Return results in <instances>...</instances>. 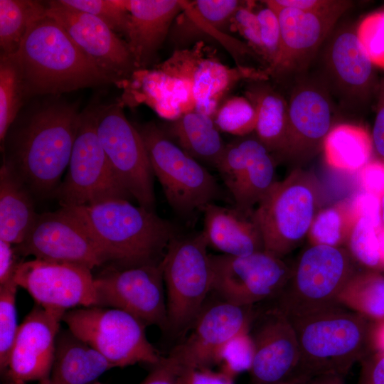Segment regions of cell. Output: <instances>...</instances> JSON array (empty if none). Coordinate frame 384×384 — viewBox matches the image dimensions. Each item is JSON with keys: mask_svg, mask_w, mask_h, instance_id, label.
<instances>
[{"mask_svg": "<svg viewBox=\"0 0 384 384\" xmlns=\"http://www.w3.org/2000/svg\"><path fill=\"white\" fill-rule=\"evenodd\" d=\"M96 306L115 308L144 324L168 331L166 290L161 262L109 267L94 277Z\"/></svg>", "mask_w": 384, "mask_h": 384, "instance_id": "12", "label": "cell"}, {"mask_svg": "<svg viewBox=\"0 0 384 384\" xmlns=\"http://www.w3.org/2000/svg\"><path fill=\"white\" fill-rule=\"evenodd\" d=\"M378 90L384 93V80L380 84Z\"/></svg>", "mask_w": 384, "mask_h": 384, "instance_id": "57", "label": "cell"}, {"mask_svg": "<svg viewBox=\"0 0 384 384\" xmlns=\"http://www.w3.org/2000/svg\"><path fill=\"white\" fill-rule=\"evenodd\" d=\"M336 303L366 319H384V275L380 271H357L339 292Z\"/></svg>", "mask_w": 384, "mask_h": 384, "instance_id": "31", "label": "cell"}, {"mask_svg": "<svg viewBox=\"0 0 384 384\" xmlns=\"http://www.w3.org/2000/svg\"><path fill=\"white\" fill-rule=\"evenodd\" d=\"M9 57L25 99L112 83L46 11L33 21L18 51Z\"/></svg>", "mask_w": 384, "mask_h": 384, "instance_id": "2", "label": "cell"}, {"mask_svg": "<svg viewBox=\"0 0 384 384\" xmlns=\"http://www.w3.org/2000/svg\"><path fill=\"white\" fill-rule=\"evenodd\" d=\"M357 220L350 200L321 210L308 233L311 245L341 247L347 243Z\"/></svg>", "mask_w": 384, "mask_h": 384, "instance_id": "33", "label": "cell"}, {"mask_svg": "<svg viewBox=\"0 0 384 384\" xmlns=\"http://www.w3.org/2000/svg\"><path fill=\"white\" fill-rule=\"evenodd\" d=\"M96 129L112 171L121 186L140 206L154 211V173L138 130L120 103L95 106Z\"/></svg>", "mask_w": 384, "mask_h": 384, "instance_id": "11", "label": "cell"}, {"mask_svg": "<svg viewBox=\"0 0 384 384\" xmlns=\"http://www.w3.org/2000/svg\"><path fill=\"white\" fill-rule=\"evenodd\" d=\"M182 368L168 354L153 366L152 370L140 384H180Z\"/></svg>", "mask_w": 384, "mask_h": 384, "instance_id": "46", "label": "cell"}, {"mask_svg": "<svg viewBox=\"0 0 384 384\" xmlns=\"http://www.w3.org/2000/svg\"><path fill=\"white\" fill-rule=\"evenodd\" d=\"M356 272L348 250L311 245L292 267L274 307L292 319L338 304L339 292Z\"/></svg>", "mask_w": 384, "mask_h": 384, "instance_id": "8", "label": "cell"}, {"mask_svg": "<svg viewBox=\"0 0 384 384\" xmlns=\"http://www.w3.org/2000/svg\"><path fill=\"white\" fill-rule=\"evenodd\" d=\"M244 3L237 11L231 21L250 46L262 55L260 24L257 14Z\"/></svg>", "mask_w": 384, "mask_h": 384, "instance_id": "43", "label": "cell"}, {"mask_svg": "<svg viewBox=\"0 0 384 384\" xmlns=\"http://www.w3.org/2000/svg\"><path fill=\"white\" fill-rule=\"evenodd\" d=\"M270 1L280 7L311 12L343 13L349 4L346 1L331 0H270Z\"/></svg>", "mask_w": 384, "mask_h": 384, "instance_id": "47", "label": "cell"}, {"mask_svg": "<svg viewBox=\"0 0 384 384\" xmlns=\"http://www.w3.org/2000/svg\"><path fill=\"white\" fill-rule=\"evenodd\" d=\"M378 235L383 255V270H384V227H382L379 230Z\"/></svg>", "mask_w": 384, "mask_h": 384, "instance_id": "55", "label": "cell"}, {"mask_svg": "<svg viewBox=\"0 0 384 384\" xmlns=\"http://www.w3.org/2000/svg\"><path fill=\"white\" fill-rule=\"evenodd\" d=\"M324 59L329 77L344 97L363 101L377 88L375 66L362 47L356 31L343 28L334 34Z\"/></svg>", "mask_w": 384, "mask_h": 384, "instance_id": "23", "label": "cell"}, {"mask_svg": "<svg viewBox=\"0 0 384 384\" xmlns=\"http://www.w3.org/2000/svg\"><path fill=\"white\" fill-rule=\"evenodd\" d=\"M358 181L363 191L381 198L384 196V161H369L358 171Z\"/></svg>", "mask_w": 384, "mask_h": 384, "instance_id": "44", "label": "cell"}, {"mask_svg": "<svg viewBox=\"0 0 384 384\" xmlns=\"http://www.w3.org/2000/svg\"><path fill=\"white\" fill-rule=\"evenodd\" d=\"M203 233L208 246L231 256H245L264 250L261 234L252 215L211 203L203 210Z\"/></svg>", "mask_w": 384, "mask_h": 384, "instance_id": "25", "label": "cell"}, {"mask_svg": "<svg viewBox=\"0 0 384 384\" xmlns=\"http://www.w3.org/2000/svg\"><path fill=\"white\" fill-rule=\"evenodd\" d=\"M65 310L37 304L25 316L9 356L6 373L12 382H47Z\"/></svg>", "mask_w": 384, "mask_h": 384, "instance_id": "19", "label": "cell"}, {"mask_svg": "<svg viewBox=\"0 0 384 384\" xmlns=\"http://www.w3.org/2000/svg\"><path fill=\"white\" fill-rule=\"evenodd\" d=\"M183 151L216 168L225 144L213 118L197 110L181 114L164 130Z\"/></svg>", "mask_w": 384, "mask_h": 384, "instance_id": "28", "label": "cell"}, {"mask_svg": "<svg viewBox=\"0 0 384 384\" xmlns=\"http://www.w3.org/2000/svg\"><path fill=\"white\" fill-rule=\"evenodd\" d=\"M320 201V185L311 173L296 169L276 181L252 218L264 250L279 258L295 250L308 235Z\"/></svg>", "mask_w": 384, "mask_h": 384, "instance_id": "5", "label": "cell"}, {"mask_svg": "<svg viewBox=\"0 0 384 384\" xmlns=\"http://www.w3.org/2000/svg\"><path fill=\"white\" fill-rule=\"evenodd\" d=\"M144 141L154 175L171 207L191 217L221 196L215 178L153 122L137 128Z\"/></svg>", "mask_w": 384, "mask_h": 384, "instance_id": "7", "label": "cell"}, {"mask_svg": "<svg viewBox=\"0 0 384 384\" xmlns=\"http://www.w3.org/2000/svg\"><path fill=\"white\" fill-rule=\"evenodd\" d=\"M378 232L370 220L360 218L356 222L347 241L348 252L352 257L367 270H383Z\"/></svg>", "mask_w": 384, "mask_h": 384, "instance_id": "36", "label": "cell"}, {"mask_svg": "<svg viewBox=\"0 0 384 384\" xmlns=\"http://www.w3.org/2000/svg\"><path fill=\"white\" fill-rule=\"evenodd\" d=\"M307 384H346V382L343 376L329 373L315 376Z\"/></svg>", "mask_w": 384, "mask_h": 384, "instance_id": "53", "label": "cell"}, {"mask_svg": "<svg viewBox=\"0 0 384 384\" xmlns=\"http://www.w3.org/2000/svg\"><path fill=\"white\" fill-rule=\"evenodd\" d=\"M212 118L218 130L242 137L255 131L257 112L248 98L235 96L217 107Z\"/></svg>", "mask_w": 384, "mask_h": 384, "instance_id": "35", "label": "cell"}, {"mask_svg": "<svg viewBox=\"0 0 384 384\" xmlns=\"http://www.w3.org/2000/svg\"><path fill=\"white\" fill-rule=\"evenodd\" d=\"M63 4L100 19L116 33L127 34L129 14L123 0H60Z\"/></svg>", "mask_w": 384, "mask_h": 384, "instance_id": "39", "label": "cell"}, {"mask_svg": "<svg viewBox=\"0 0 384 384\" xmlns=\"http://www.w3.org/2000/svg\"><path fill=\"white\" fill-rule=\"evenodd\" d=\"M247 98L257 112L256 137L270 152L280 156L287 139L288 103L279 94L267 87L250 92Z\"/></svg>", "mask_w": 384, "mask_h": 384, "instance_id": "30", "label": "cell"}, {"mask_svg": "<svg viewBox=\"0 0 384 384\" xmlns=\"http://www.w3.org/2000/svg\"><path fill=\"white\" fill-rule=\"evenodd\" d=\"M255 346L250 330L243 331L228 341L218 351L214 365L233 378L250 371L254 358Z\"/></svg>", "mask_w": 384, "mask_h": 384, "instance_id": "37", "label": "cell"}, {"mask_svg": "<svg viewBox=\"0 0 384 384\" xmlns=\"http://www.w3.org/2000/svg\"><path fill=\"white\" fill-rule=\"evenodd\" d=\"M360 363L358 384H384V353L370 351Z\"/></svg>", "mask_w": 384, "mask_h": 384, "instance_id": "49", "label": "cell"}, {"mask_svg": "<svg viewBox=\"0 0 384 384\" xmlns=\"http://www.w3.org/2000/svg\"><path fill=\"white\" fill-rule=\"evenodd\" d=\"M49 96L20 112L1 143L3 162L36 198L53 196L78 127L77 106Z\"/></svg>", "mask_w": 384, "mask_h": 384, "instance_id": "1", "label": "cell"}, {"mask_svg": "<svg viewBox=\"0 0 384 384\" xmlns=\"http://www.w3.org/2000/svg\"><path fill=\"white\" fill-rule=\"evenodd\" d=\"M18 286L13 280L0 285V369L6 372L9 356L18 327L16 296Z\"/></svg>", "mask_w": 384, "mask_h": 384, "instance_id": "38", "label": "cell"}, {"mask_svg": "<svg viewBox=\"0 0 384 384\" xmlns=\"http://www.w3.org/2000/svg\"><path fill=\"white\" fill-rule=\"evenodd\" d=\"M356 34L373 64L384 70V11L366 16L359 23Z\"/></svg>", "mask_w": 384, "mask_h": 384, "instance_id": "41", "label": "cell"}, {"mask_svg": "<svg viewBox=\"0 0 384 384\" xmlns=\"http://www.w3.org/2000/svg\"><path fill=\"white\" fill-rule=\"evenodd\" d=\"M68 330L114 367L138 363L156 364L159 352L149 341L142 321L115 308L93 306L66 311Z\"/></svg>", "mask_w": 384, "mask_h": 384, "instance_id": "9", "label": "cell"}, {"mask_svg": "<svg viewBox=\"0 0 384 384\" xmlns=\"http://www.w3.org/2000/svg\"><path fill=\"white\" fill-rule=\"evenodd\" d=\"M46 4L47 14L59 23L112 82H122L139 69L127 43L100 19L69 7L60 0Z\"/></svg>", "mask_w": 384, "mask_h": 384, "instance_id": "15", "label": "cell"}, {"mask_svg": "<svg viewBox=\"0 0 384 384\" xmlns=\"http://www.w3.org/2000/svg\"><path fill=\"white\" fill-rule=\"evenodd\" d=\"M370 351L384 353V319L372 321L370 331Z\"/></svg>", "mask_w": 384, "mask_h": 384, "instance_id": "52", "label": "cell"}, {"mask_svg": "<svg viewBox=\"0 0 384 384\" xmlns=\"http://www.w3.org/2000/svg\"><path fill=\"white\" fill-rule=\"evenodd\" d=\"M16 253L13 245L0 240V285L14 279L18 264L16 260Z\"/></svg>", "mask_w": 384, "mask_h": 384, "instance_id": "50", "label": "cell"}, {"mask_svg": "<svg viewBox=\"0 0 384 384\" xmlns=\"http://www.w3.org/2000/svg\"><path fill=\"white\" fill-rule=\"evenodd\" d=\"M380 206H381V220L383 227H384V196L380 198Z\"/></svg>", "mask_w": 384, "mask_h": 384, "instance_id": "56", "label": "cell"}, {"mask_svg": "<svg viewBox=\"0 0 384 384\" xmlns=\"http://www.w3.org/2000/svg\"><path fill=\"white\" fill-rule=\"evenodd\" d=\"M14 281L45 307L67 311L97 304L94 277L86 267L33 259L18 262Z\"/></svg>", "mask_w": 384, "mask_h": 384, "instance_id": "16", "label": "cell"}, {"mask_svg": "<svg viewBox=\"0 0 384 384\" xmlns=\"http://www.w3.org/2000/svg\"><path fill=\"white\" fill-rule=\"evenodd\" d=\"M244 3L238 0H197L188 1L186 10L199 22L218 31L231 21Z\"/></svg>", "mask_w": 384, "mask_h": 384, "instance_id": "40", "label": "cell"}, {"mask_svg": "<svg viewBox=\"0 0 384 384\" xmlns=\"http://www.w3.org/2000/svg\"><path fill=\"white\" fill-rule=\"evenodd\" d=\"M53 196L61 207L132 198L116 178L100 142L95 106L80 112L68 171Z\"/></svg>", "mask_w": 384, "mask_h": 384, "instance_id": "10", "label": "cell"}, {"mask_svg": "<svg viewBox=\"0 0 384 384\" xmlns=\"http://www.w3.org/2000/svg\"><path fill=\"white\" fill-rule=\"evenodd\" d=\"M277 15L282 36V54L277 71L304 65L329 34L343 13L311 12L280 7L264 1Z\"/></svg>", "mask_w": 384, "mask_h": 384, "instance_id": "22", "label": "cell"}, {"mask_svg": "<svg viewBox=\"0 0 384 384\" xmlns=\"http://www.w3.org/2000/svg\"><path fill=\"white\" fill-rule=\"evenodd\" d=\"M14 249L23 256L90 270L107 261L85 229L62 208L38 213L26 236Z\"/></svg>", "mask_w": 384, "mask_h": 384, "instance_id": "14", "label": "cell"}, {"mask_svg": "<svg viewBox=\"0 0 384 384\" xmlns=\"http://www.w3.org/2000/svg\"><path fill=\"white\" fill-rule=\"evenodd\" d=\"M331 119V105L324 89L311 82L297 86L288 103L287 139L280 156L299 166L311 159L322 149Z\"/></svg>", "mask_w": 384, "mask_h": 384, "instance_id": "21", "label": "cell"}, {"mask_svg": "<svg viewBox=\"0 0 384 384\" xmlns=\"http://www.w3.org/2000/svg\"><path fill=\"white\" fill-rule=\"evenodd\" d=\"M46 4L33 0H0L1 55L15 54L33 21L46 13Z\"/></svg>", "mask_w": 384, "mask_h": 384, "instance_id": "32", "label": "cell"}, {"mask_svg": "<svg viewBox=\"0 0 384 384\" xmlns=\"http://www.w3.org/2000/svg\"><path fill=\"white\" fill-rule=\"evenodd\" d=\"M322 149L331 168L345 172L358 171L371 160L372 135L361 126L338 124L330 129Z\"/></svg>", "mask_w": 384, "mask_h": 384, "instance_id": "29", "label": "cell"}, {"mask_svg": "<svg viewBox=\"0 0 384 384\" xmlns=\"http://www.w3.org/2000/svg\"><path fill=\"white\" fill-rule=\"evenodd\" d=\"M17 69L9 56L0 55V142L19 112L24 101Z\"/></svg>", "mask_w": 384, "mask_h": 384, "instance_id": "34", "label": "cell"}, {"mask_svg": "<svg viewBox=\"0 0 384 384\" xmlns=\"http://www.w3.org/2000/svg\"><path fill=\"white\" fill-rule=\"evenodd\" d=\"M310 379H305V378H294L292 379H290L289 380H287L285 382H283L280 384H307Z\"/></svg>", "mask_w": 384, "mask_h": 384, "instance_id": "54", "label": "cell"}, {"mask_svg": "<svg viewBox=\"0 0 384 384\" xmlns=\"http://www.w3.org/2000/svg\"><path fill=\"white\" fill-rule=\"evenodd\" d=\"M180 384H235V378L211 368H193L181 370Z\"/></svg>", "mask_w": 384, "mask_h": 384, "instance_id": "48", "label": "cell"}, {"mask_svg": "<svg viewBox=\"0 0 384 384\" xmlns=\"http://www.w3.org/2000/svg\"><path fill=\"white\" fill-rule=\"evenodd\" d=\"M235 208L250 215L274 180V161L257 137H242L226 144L216 166Z\"/></svg>", "mask_w": 384, "mask_h": 384, "instance_id": "18", "label": "cell"}, {"mask_svg": "<svg viewBox=\"0 0 384 384\" xmlns=\"http://www.w3.org/2000/svg\"><path fill=\"white\" fill-rule=\"evenodd\" d=\"M203 232L176 236L161 261L169 328L175 336L191 329L212 291L213 267Z\"/></svg>", "mask_w": 384, "mask_h": 384, "instance_id": "6", "label": "cell"}, {"mask_svg": "<svg viewBox=\"0 0 384 384\" xmlns=\"http://www.w3.org/2000/svg\"><path fill=\"white\" fill-rule=\"evenodd\" d=\"M110 362L69 330L59 332L55 357L46 384H95Z\"/></svg>", "mask_w": 384, "mask_h": 384, "instance_id": "26", "label": "cell"}, {"mask_svg": "<svg viewBox=\"0 0 384 384\" xmlns=\"http://www.w3.org/2000/svg\"><path fill=\"white\" fill-rule=\"evenodd\" d=\"M350 202L358 219L360 218H367L374 224L378 230L382 228L380 198L362 191L350 199Z\"/></svg>", "mask_w": 384, "mask_h": 384, "instance_id": "45", "label": "cell"}, {"mask_svg": "<svg viewBox=\"0 0 384 384\" xmlns=\"http://www.w3.org/2000/svg\"><path fill=\"white\" fill-rule=\"evenodd\" d=\"M212 291L220 300L252 306L274 299L288 282L292 267L265 250L245 256L211 255Z\"/></svg>", "mask_w": 384, "mask_h": 384, "instance_id": "13", "label": "cell"}, {"mask_svg": "<svg viewBox=\"0 0 384 384\" xmlns=\"http://www.w3.org/2000/svg\"><path fill=\"white\" fill-rule=\"evenodd\" d=\"M184 1L123 0L129 14L125 42L139 69L152 62L174 18L183 11Z\"/></svg>", "mask_w": 384, "mask_h": 384, "instance_id": "24", "label": "cell"}, {"mask_svg": "<svg viewBox=\"0 0 384 384\" xmlns=\"http://www.w3.org/2000/svg\"><path fill=\"white\" fill-rule=\"evenodd\" d=\"M256 314L252 306L223 300L204 306L190 334L169 354L183 370L211 368L220 348L235 336L250 330Z\"/></svg>", "mask_w": 384, "mask_h": 384, "instance_id": "17", "label": "cell"}, {"mask_svg": "<svg viewBox=\"0 0 384 384\" xmlns=\"http://www.w3.org/2000/svg\"><path fill=\"white\" fill-rule=\"evenodd\" d=\"M60 208L85 229L107 260L119 267L161 262L177 236L170 222L127 199Z\"/></svg>", "mask_w": 384, "mask_h": 384, "instance_id": "3", "label": "cell"}, {"mask_svg": "<svg viewBox=\"0 0 384 384\" xmlns=\"http://www.w3.org/2000/svg\"><path fill=\"white\" fill-rule=\"evenodd\" d=\"M257 14L260 24L262 57L277 70L281 60L282 36L278 17L275 11L267 6Z\"/></svg>", "mask_w": 384, "mask_h": 384, "instance_id": "42", "label": "cell"}, {"mask_svg": "<svg viewBox=\"0 0 384 384\" xmlns=\"http://www.w3.org/2000/svg\"><path fill=\"white\" fill-rule=\"evenodd\" d=\"M9 384H21V383H15V382H12V381H11V383H9Z\"/></svg>", "mask_w": 384, "mask_h": 384, "instance_id": "58", "label": "cell"}, {"mask_svg": "<svg viewBox=\"0 0 384 384\" xmlns=\"http://www.w3.org/2000/svg\"><path fill=\"white\" fill-rule=\"evenodd\" d=\"M34 196L25 183L4 164L0 169V240L20 244L38 213Z\"/></svg>", "mask_w": 384, "mask_h": 384, "instance_id": "27", "label": "cell"}, {"mask_svg": "<svg viewBox=\"0 0 384 384\" xmlns=\"http://www.w3.org/2000/svg\"><path fill=\"white\" fill-rule=\"evenodd\" d=\"M95 384H102V383H100L99 382H96Z\"/></svg>", "mask_w": 384, "mask_h": 384, "instance_id": "59", "label": "cell"}, {"mask_svg": "<svg viewBox=\"0 0 384 384\" xmlns=\"http://www.w3.org/2000/svg\"><path fill=\"white\" fill-rule=\"evenodd\" d=\"M300 353L297 378L345 376L370 351L372 321L339 304L289 319Z\"/></svg>", "mask_w": 384, "mask_h": 384, "instance_id": "4", "label": "cell"}, {"mask_svg": "<svg viewBox=\"0 0 384 384\" xmlns=\"http://www.w3.org/2000/svg\"><path fill=\"white\" fill-rule=\"evenodd\" d=\"M378 94L376 116L371 135L373 149L380 159L384 161V93L379 91Z\"/></svg>", "mask_w": 384, "mask_h": 384, "instance_id": "51", "label": "cell"}, {"mask_svg": "<svg viewBox=\"0 0 384 384\" xmlns=\"http://www.w3.org/2000/svg\"><path fill=\"white\" fill-rule=\"evenodd\" d=\"M256 318L250 331L255 346L250 384H280L297 378L300 353L289 319L274 307Z\"/></svg>", "mask_w": 384, "mask_h": 384, "instance_id": "20", "label": "cell"}]
</instances>
